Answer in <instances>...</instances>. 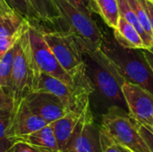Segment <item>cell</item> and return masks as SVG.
Wrapping results in <instances>:
<instances>
[{
	"mask_svg": "<svg viewBox=\"0 0 153 152\" xmlns=\"http://www.w3.org/2000/svg\"><path fill=\"white\" fill-rule=\"evenodd\" d=\"M28 30L16 44L11 76V96L13 105L36 90L41 73L33 57Z\"/></svg>",
	"mask_w": 153,
	"mask_h": 152,
	"instance_id": "cell-2",
	"label": "cell"
},
{
	"mask_svg": "<svg viewBox=\"0 0 153 152\" xmlns=\"http://www.w3.org/2000/svg\"><path fill=\"white\" fill-rule=\"evenodd\" d=\"M10 117L11 110L0 109V152H5L13 143V141L7 137Z\"/></svg>",
	"mask_w": 153,
	"mask_h": 152,
	"instance_id": "cell-23",
	"label": "cell"
},
{
	"mask_svg": "<svg viewBox=\"0 0 153 152\" xmlns=\"http://www.w3.org/2000/svg\"><path fill=\"white\" fill-rule=\"evenodd\" d=\"M148 49H150V50H151L152 52H153V46L152 47H151V48H148Z\"/></svg>",
	"mask_w": 153,
	"mask_h": 152,
	"instance_id": "cell-34",
	"label": "cell"
},
{
	"mask_svg": "<svg viewBox=\"0 0 153 152\" xmlns=\"http://www.w3.org/2000/svg\"><path fill=\"white\" fill-rule=\"evenodd\" d=\"M13 11L11 9V7L8 5L5 0H0V14L9 13H13Z\"/></svg>",
	"mask_w": 153,
	"mask_h": 152,
	"instance_id": "cell-32",
	"label": "cell"
},
{
	"mask_svg": "<svg viewBox=\"0 0 153 152\" xmlns=\"http://www.w3.org/2000/svg\"><path fill=\"white\" fill-rule=\"evenodd\" d=\"M5 152H41V150L22 140H15Z\"/></svg>",
	"mask_w": 153,
	"mask_h": 152,
	"instance_id": "cell-27",
	"label": "cell"
},
{
	"mask_svg": "<svg viewBox=\"0 0 153 152\" xmlns=\"http://www.w3.org/2000/svg\"><path fill=\"white\" fill-rule=\"evenodd\" d=\"M16 44L11 49H9L0 60V86L10 96H11V76H12L13 59L16 52Z\"/></svg>",
	"mask_w": 153,
	"mask_h": 152,
	"instance_id": "cell-20",
	"label": "cell"
},
{
	"mask_svg": "<svg viewBox=\"0 0 153 152\" xmlns=\"http://www.w3.org/2000/svg\"><path fill=\"white\" fill-rule=\"evenodd\" d=\"M15 140H22L31 145L48 151H59L56 138L55 136L51 123L38 131L21 136Z\"/></svg>",
	"mask_w": 153,
	"mask_h": 152,
	"instance_id": "cell-16",
	"label": "cell"
},
{
	"mask_svg": "<svg viewBox=\"0 0 153 152\" xmlns=\"http://www.w3.org/2000/svg\"><path fill=\"white\" fill-rule=\"evenodd\" d=\"M87 73L96 90L104 99L114 104H126L122 86L126 81L100 50L84 53ZM93 91V92H94Z\"/></svg>",
	"mask_w": 153,
	"mask_h": 152,
	"instance_id": "cell-3",
	"label": "cell"
},
{
	"mask_svg": "<svg viewBox=\"0 0 153 152\" xmlns=\"http://www.w3.org/2000/svg\"><path fill=\"white\" fill-rule=\"evenodd\" d=\"M82 113L70 111L61 118L51 123L60 151L64 152L66 149Z\"/></svg>",
	"mask_w": 153,
	"mask_h": 152,
	"instance_id": "cell-14",
	"label": "cell"
},
{
	"mask_svg": "<svg viewBox=\"0 0 153 152\" xmlns=\"http://www.w3.org/2000/svg\"><path fill=\"white\" fill-rule=\"evenodd\" d=\"M63 18L65 31L73 33L81 42L84 53L100 50L103 30L89 15L66 0H53Z\"/></svg>",
	"mask_w": 153,
	"mask_h": 152,
	"instance_id": "cell-6",
	"label": "cell"
},
{
	"mask_svg": "<svg viewBox=\"0 0 153 152\" xmlns=\"http://www.w3.org/2000/svg\"><path fill=\"white\" fill-rule=\"evenodd\" d=\"M11 9L30 25L42 28V22L29 0H5Z\"/></svg>",
	"mask_w": 153,
	"mask_h": 152,
	"instance_id": "cell-17",
	"label": "cell"
},
{
	"mask_svg": "<svg viewBox=\"0 0 153 152\" xmlns=\"http://www.w3.org/2000/svg\"><path fill=\"white\" fill-rule=\"evenodd\" d=\"M142 50H143V53L146 60L148 61V63H149V65H150V66H151V68H152L153 72V52H152L148 48H143Z\"/></svg>",
	"mask_w": 153,
	"mask_h": 152,
	"instance_id": "cell-31",
	"label": "cell"
},
{
	"mask_svg": "<svg viewBox=\"0 0 153 152\" xmlns=\"http://www.w3.org/2000/svg\"><path fill=\"white\" fill-rule=\"evenodd\" d=\"M28 32L33 57L42 73L49 74L68 85L92 86L89 75L78 80H74L61 66L52 50L48 47V43L46 42L41 28L29 24Z\"/></svg>",
	"mask_w": 153,
	"mask_h": 152,
	"instance_id": "cell-7",
	"label": "cell"
},
{
	"mask_svg": "<svg viewBox=\"0 0 153 152\" xmlns=\"http://www.w3.org/2000/svg\"><path fill=\"white\" fill-rule=\"evenodd\" d=\"M26 22V21L14 12L0 14V38L16 33Z\"/></svg>",
	"mask_w": 153,
	"mask_h": 152,
	"instance_id": "cell-21",
	"label": "cell"
},
{
	"mask_svg": "<svg viewBox=\"0 0 153 152\" xmlns=\"http://www.w3.org/2000/svg\"><path fill=\"white\" fill-rule=\"evenodd\" d=\"M100 139L102 152H130L128 150L123 148L117 143L111 141L107 135L100 131Z\"/></svg>",
	"mask_w": 153,
	"mask_h": 152,
	"instance_id": "cell-25",
	"label": "cell"
},
{
	"mask_svg": "<svg viewBox=\"0 0 153 152\" xmlns=\"http://www.w3.org/2000/svg\"><path fill=\"white\" fill-rule=\"evenodd\" d=\"M143 2L148 12V15H149V19H150V22H151V26H152V30L153 32V2L150 0H143Z\"/></svg>",
	"mask_w": 153,
	"mask_h": 152,
	"instance_id": "cell-30",
	"label": "cell"
},
{
	"mask_svg": "<svg viewBox=\"0 0 153 152\" xmlns=\"http://www.w3.org/2000/svg\"><path fill=\"white\" fill-rule=\"evenodd\" d=\"M35 91H47L58 97L69 111L82 113L90 104L93 86L68 85L45 73H40Z\"/></svg>",
	"mask_w": 153,
	"mask_h": 152,
	"instance_id": "cell-8",
	"label": "cell"
},
{
	"mask_svg": "<svg viewBox=\"0 0 153 152\" xmlns=\"http://www.w3.org/2000/svg\"><path fill=\"white\" fill-rule=\"evenodd\" d=\"M146 33L153 39V32L146 7L143 0H127Z\"/></svg>",
	"mask_w": 153,
	"mask_h": 152,
	"instance_id": "cell-22",
	"label": "cell"
},
{
	"mask_svg": "<svg viewBox=\"0 0 153 152\" xmlns=\"http://www.w3.org/2000/svg\"><path fill=\"white\" fill-rule=\"evenodd\" d=\"M48 123L34 114L27 106L25 99L14 104L11 110L10 123L7 130V137L13 141L21 136L38 131Z\"/></svg>",
	"mask_w": 153,
	"mask_h": 152,
	"instance_id": "cell-11",
	"label": "cell"
},
{
	"mask_svg": "<svg viewBox=\"0 0 153 152\" xmlns=\"http://www.w3.org/2000/svg\"><path fill=\"white\" fill-rule=\"evenodd\" d=\"M40 149V148H39ZM41 150V152H62L60 151H48V150H44V149H40Z\"/></svg>",
	"mask_w": 153,
	"mask_h": 152,
	"instance_id": "cell-33",
	"label": "cell"
},
{
	"mask_svg": "<svg viewBox=\"0 0 153 152\" xmlns=\"http://www.w3.org/2000/svg\"><path fill=\"white\" fill-rule=\"evenodd\" d=\"M100 131L130 152H151L139 124L119 106H111L102 116Z\"/></svg>",
	"mask_w": 153,
	"mask_h": 152,
	"instance_id": "cell-4",
	"label": "cell"
},
{
	"mask_svg": "<svg viewBox=\"0 0 153 152\" xmlns=\"http://www.w3.org/2000/svg\"><path fill=\"white\" fill-rule=\"evenodd\" d=\"M41 22L42 30H47L48 27H52L53 30L65 31V23L61 13L53 0H29Z\"/></svg>",
	"mask_w": 153,
	"mask_h": 152,
	"instance_id": "cell-13",
	"label": "cell"
},
{
	"mask_svg": "<svg viewBox=\"0 0 153 152\" xmlns=\"http://www.w3.org/2000/svg\"><path fill=\"white\" fill-rule=\"evenodd\" d=\"M74 7L79 9L80 11L91 15L92 13H97V8L94 0H66Z\"/></svg>",
	"mask_w": 153,
	"mask_h": 152,
	"instance_id": "cell-26",
	"label": "cell"
},
{
	"mask_svg": "<svg viewBox=\"0 0 153 152\" xmlns=\"http://www.w3.org/2000/svg\"><path fill=\"white\" fill-rule=\"evenodd\" d=\"M97 13L101 16L105 23L113 30L117 28L120 18L117 0H94Z\"/></svg>",
	"mask_w": 153,
	"mask_h": 152,
	"instance_id": "cell-18",
	"label": "cell"
},
{
	"mask_svg": "<svg viewBox=\"0 0 153 152\" xmlns=\"http://www.w3.org/2000/svg\"><path fill=\"white\" fill-rule=\"evenodd\" d=\"M128 114L138 124L153 127V93L143 87L125 82L122 86Z\"/></svg>",
	"mask_w": 153,
	"mask_h": 152,
	"instance_id": "cell-10",
	"label": "cell"
},
{
	"mask_svg": "<svg viewBox=\"0 0 153 152\" xmlns=\"http://www.w3.org/2000/svg\"><path fill=\"white\" fill-rule=\"evenodd\" d=\"M150 1H152V2H153V0H150Z\"/></svg>",
	"mask_w": 153,
	"mask_h": 152,
	"instance_id": "cell-35",
	"label": "cell"
},
{
	"mask_svg": "<svg viewBox=\"0 0 153 152\" xmlns=\"http://www.w3.org/2000/svg\"><path fill=\"white\" fill-rule=\"evenodd\" d=\"M13 108V100L12 97L7 94L0 86V109L12 110Z\"/></svg>",
	"mask_w": 153,
	"mask_h": 152,
	"instance_id": "cell-29",
	"label": "cell"
},
{
	"mask_svg": "<svg viewBox=\"0 0 153 152\" xmlns=\"http://www.w3.org/2000/svg\"><path fill=\"white\" fill-rule=\"evenodd\" d=\"M46 42L61 66L74 79L88 75L84 50L80 40L69 31L43 30Z\"/></svg>",
	"mask_w": 153,
	"mask_h": 152,
	"instance_id": "cell-5",
	"label": "cell"
},
{
	"mask_svg": "<svg viewBox=\"0 0 153 152\" xmlns=\"http://www.w3.org/2000/svg\"><path fill=\"white\" fill-rule=\"evenodd\" d=\"M25 101L34 114L45 119L48 124L70 112L58 97L47 91H34L25 98Z\"/></svg>",
	"mask_w": 153,
	"mask_h": 152,
	"instance_id": "cell-12",
	"label": "cell"
},
{
	"mask_svg": "<svg viewBox=\"0 0 153 152\" xmlns=\"http://www.w3.org/2000/svg\"><path fill=\"white\" fill-rule=\"evenodd\" d=\"M117 2H118V6H119L120 16L125 18L129 23H131L132 25H134L135 27V29L138 30L139 34L141 35V37L143 40L145 48H151L153 45L152 38L150 37L146 33V31L143 30L142 24L140 23L134 10L130 6L128 1L127 0H117Z\"/></svg>",
	"mask_w": 153,
	"mask_h": 152,
	"instance_id": "cell-19",
	"label": "cell"
},
{
	"mask_svg": "<svg viewBox=\"0 0 153 152\" xmlns=\"http://www.w3.org/2000/svg\"><path fill=\"white\" fill-rule=\"evenodd\" d=\"M28 29H29V23L26 22L24 24V26L21 30H19L16 33H14L11 36L0 38V60L9 49H11L13 46H15V44L18 42L20 38L22 36V34Z\"/></svg>",
	"mask_w": 153,
	"mask_h": 152,
	"instance_id": "cell-24",
	"label": "cell"
},
{
	"mask_svg": "<svg viewBox=\"0 0 153 152\" xmlns=\"http://www.w3.org/2000/svg\"><path fill=\"white\" fill-rule=\"evenodd\" d=\"M96 126L89 104L82 111L72 138L64 152H102L100 127Z\"/></svg>",
	"mask_w": 153,
	"mask_h": 152,
	"instance_id": "cell-9",
	"label": "cell"
},
{
	"mask_svg": "<svg viewBox=\"0 0 153 152\" xmlns=\"http://www.w3.org/2000/svg\"><path fill=\"white\" fill-rule=\"evenodd\" d=\"M139 131L143 140L147 143L150 151L153 152V127L139 124Z\"/></svg>",
	"mask_w": 153,
	"mask_h": 152,
	"instance_id": "cell-28",
	"label": "cell"
},
{
	"mask_svg": "<svg viewBox=\"0 0 153 152\" xmlns=\"http://www.w3.org/2000/svg\"><path fill=\"white\" fill-rule=\"evenodd\" d=\"M113 35L117 42L126 48H145L143 40L138 30L134 25L129 23L125 18L121 17L116 29L113 30Z\"/></svg>",
	"mask_w": 153,
	"mask_h": 152,
	"instance_id": "cell-15",
	"label": "cell"
},
{
	"mask_svg": "<svg viewBox=\"0 0 153 152\" xmlns=\"http://www.w3.org/2000/svg\"><path fill=\"white\" fill-rule=\"evenodd\" d=\"M100 50L126 82L140 85L153 93V72L142 49L124 47L108 30H103Z\"/></svg>",
	"mask_w": 153,
	"mask_h": 152,
	"instance_id": "cell-1",
	"label": "cell"
},
{
	"mask_svg": "<svg viewBox=\"0 0 153 152\" xmlns=\"http://www.w3.org/2000/svg\"><path fill=\"white\" fill-rule=\"evenodd\" d=\"M152 46H153V45H152Z\"/></svg>",
	"mask_w": 153,
	"mask_h": 152,
	"instance_id": "cell-36",
	"label": "cell"
}]
</instances>
